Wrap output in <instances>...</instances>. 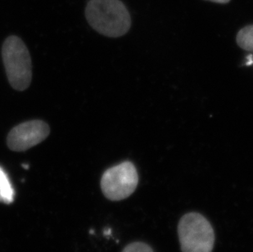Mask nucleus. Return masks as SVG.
<instances>
[{
  "mask_svg": "<svg viewBox=\"0 0 253 252\" xmlns=\"http://www.w3.org/2000/svg\"><path fill=\"white\" fill-rule=\"evenodd\" d=\"M85 17L98 33L113 38L124 36L131 26L129 12L120 0H89Z\"/></svg>",
  "mask_w": 253,
  "mask_h": 252,
  "instance_id": "obj_1",
  "label": "nucleus"
},
{
  "mask_svg": "<svg viewBox=\"0 0 253 252\" xmlns=\"http://www.w3.org/2000/svg\"><path fill=\"white\" fill-rule=\"evenodd\" d=\"M2 57L7 79L12 88L23 91L32 79L31 59L27 46L17 36H9L2 44Z\"/></svg>",
  "mask_w": 253,
  "mask_h": 252,
  "instance_id": "obj_2",
  "label": "nucleus"
},
{
  "mask_svg": "<svg viewBox=\"0 0 253 252\" xmlns=\"http://www.w3.org/2000/svg\"><path fill=\"white\" fill-rule=\"evenodd\" d=\"M178 235L182 252H212L214 230L210 222L199 213L190 212L182 217Z\"/></svg>",
  "mask_w": 253,
  "mask_h": 252,
  "instance_id": "obj_3",
  "label": "nucleus"
},
{
  "mask_svg": "<svg viewBox=\"0 0 253 252\" xmlns=\"http://www.w3.org/2000/svg\"><path fill=\"white\" fill-rule=\"evenodd\" d=\"M139 175L130 162L107 169L101 178V188L106 198L111 201H122L129 198L136 189Z\"/></svg>",
  "mask_w": 253,
  "mask_h": 252,
  "instance_id": "obj_4",
  "label": "nucleus"
},
{
  "mask_svg": "<svg viewBox=\"0 0 253 252\" xmlns=\"http://www.w3.org/2000/svg\"><path fill=\"white\" fill-rule=\"evenodd\" d=\"M50 132L47 123L43 121H31L18 125L7 135L8 148L15 152H23L43 142Z\"/></svg>",
  "mask_w": 253,
  "mask_h": 252,
  "instance_id": "obj_5",
  "label": "nucleus"
},
{
  "mask_svg": "<svg viewBox=\"0 0 253 252\" xmlns=\"http://www.w3.org/2000/svg\"><path fill=\"white\" fill-rule=\"evenodd\" d=\"M14 199V190L7 173L0 167V202L10 204Z\"/></svg>",
  "mask_w": 253,
  "mask_h": 252,
  "instance_id": "obj_6",
  "label": "nucleus"
},
{
  "mask_svg": "<svg viewBox=\"0 0 253 252\" xmlns=\"http://www.w3.org/2000/svg\"><path fill=\"white\" fill-rule=\"evenodd\" d=\"M236 41L240 48L253 52V25L241 29L237 35Z\"/></svg>",
  "mask_w": 253,
  "mask_h": 252,
  "instance_id": "obj_7",
  "label": "nucleus"
},
{
  "mask_svg": "<svg viewBox=\"0 0 253 252\" xmlns=\"http://www.w3.org/2000/svg\"><path fill=\"white\" fill-rule=\"evenodd\" d=\"M122 252H153V250L148 244L138 242L126 246Z\"/></svg>",
  "mask_w": 253,
  "mask_h": 252,
  "instance_id": "obj_8",
  "label": "nucleus"
},
{
  "mask_svg": "<svg viewBox=\"0 0 253 252\" xmlns=\"http://www.w3.org/2000/svg\"><path fill=\"white\" fill-rule=\"evenodd\" d=\"M207 1H211V2H216V3H221V4H225L228 3L230 0H207Z\"/></svg>",
  "mask_w": 253,
  "mask_h": 252,
  "instance_id": "obj_9",
  "label": "nucleus"
}]
</instances>
